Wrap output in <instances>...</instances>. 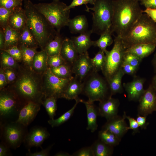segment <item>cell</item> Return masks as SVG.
<instances>
[{"instance_id": "cell-7", "label": "cell", "mask_w": 156, "mask_h": 156, "mask_svg": "<svg viewBox=\"0 0 156 156\" xmlns=\"http://www.w3.org/2000/svg\"><path fill=\"white\" fill-rule=\"evenodd\" d=\"M114 41L112 49L105 52V62L101 70L108 82L121 68L126 50L121 37L116 36Z\"/></svg>"}, {"instance_id": "cell-15", "label": "cell", "mask_w": 156, "mask_h": 156, "mask_svg": "<svg viewBox=\"0 0 156 156\" xmlns=\"http://www.w3.org/2000/svg\"><path fill=\"white\" fill-rule=\"evenodd\" d=\"M41 104L29 102L20 110L15 122L27 127L34 120L40 109Z\"/></svg>"}, {"instance_id": "cell-59", "label": "cell", "mask_w": 156, "mask_h": 156, "mask_svg": "<svg viewBox=\"0 0 156 156\" xmlns=\"http://www.w3.org/2000/svg\"><path fill=\"white\" fill-rule=\"evenodd\" d=\"M151 84L156 90V74L153 78L152 83Z\"/></svg>"}, {"instance_id": "cell-45", "label": "cell", "mask_w": 156, "mask_h": 156, "mask_svg": "<svg viewBox=\"0 0 156 156\" xmlns=\"http://www.w3.org/2000/svg\"><path fill=\"white\" fill-rule=\"evenodd\" d=\"M3 69L8 85L13 83L17 78V69L7 68Z\"/></svg>"}, {"instance_id": "cell-18", "label": "cell", "mask_w": 156, "mask_h": 156, "mask_svg": "<svg viewBox=\"0 0 156 156\" xmlns=\"http://www.w3.org/2000/svg\"><path fill=\"white\" fill-rule=\"evenodd\" d=\"M119 105L118 99L109 96L99 102V115L104 117L107 120L111 119L118 115Z\"/></svg>"}, {"instance_id": "cell-43", "label": "cell", "mask_w": 156, "mask_h": 156, "mask_svg": "<svg viewBox=\"0 0 156 156\" xmlns=\"http://www.w3.org/2000/svg\"><path fill=\"white\" fill-rule=\"evenodd\" d=\"M22 1L19 0H0V7L7 9H15L22 7Z\"/></svg>"}, {"instance_id": "cell-17", "label": "cell", "mask_w": 156, "mask_h": 156, "mask_svg": "<svg viewBox=\"0 0 156 156\" xmlns=\"http://www.w3.org/2000/svg\"><path fill=\"white\" fill-rule=\"evenodd\" d=\"M125 112L122 117L117 115L107 120L102 129H107L115 134L120 140L129 130L125 121Z\"/></svg>"}, {"instance_id": "cell-23", "label": "cell", "mask_w": 156, "mask_h": 156, "mask_svg": "<svg viewBox=\"0 0 156 156\" xmlns=\"http://www.w3.org/2000/svg\"><path fill=\"white\" fill-rule=\"evenodd\" d=\"M83 83L77 77H73L70 80L62 98L68 100L78 98V96L83 92Z\"/></svg>"}, {"instance_id": "cell-9", "label": "cell", "mask_w": 156, "mask_h": 156, "mask_svg": "<svg viewBox=\"0 0 156 156\" xmlns=\"http://www.w3.org/2000/svg\"><path fill=\"white\" fill-rule=\"evenodd\" d=\"M25 104L16 93L7 86L0 90V115L1 118L8 119L19 114Z\"/></svg>"}, {"instance_id": "cell-3", "label": "cell", "mask_w": 156, "mask_h": 156, "mask_svg": "<svg viewBox=\"0 0 156 156\" xmlns=\"http://www.w3.org/2000/svg\"><path fill=\"white\" fill-rule=\"evenodd\" d=\"M24 9L27 27L36 39L41 50L54 38L58 32L36 9L30 0H25Z\"/></svg>"}, {"instance_id": "cell-63", "label": "cell", "mask_w": 156, "mask_h": 156, "mask_svg": "<svg viewBox=\"0 0 156 156\" xmlns=\"http://www.w3.org/2000/svg\"><path fill=\"white\" fill-rule=\"evenodd\" d=\"M21 0V1H22L23 0Z\"/></svg>"}, {"instance_id": "cell-20", "label": "cell", "mask_w": 156, "mask_h": 156, "mask_svg": "<svg viewBox=\"0 0 156 156\" xmlns=\"http://www.w3.org/2000/svg\"><path fill=\"white\" fill-rule=\"evenodd\" d=\"M92 33L91 29L77 36L71 38L75 47L79 54L88 52V50L93 46V41L91 40L90 36Z\"/></svg>"}, {"instance_id": "cell-41", "label": "cell", "mask_w": 156, "mask_h": 156, "mask_svg": "<svg viewBox=\"0 0 156 156\" xmlns=\"http://www.w3.org/2000/svg\"><path fill=\"white\" fill-rule=\"evenodd\" d=\"M47 64L48 68L56 67L67 64L60 55L48 56Z\"/></svg>"}, {"instance_id": "cell-35", "label": "cell", "mask_w": 156, "mask_h": 156, "mask_svg": "<svg viewBox=\"0 0 156 156\" xmlns=\"http://www.w3.org/2000/svg\"><path fill=\"white\" fill-rule=\"evenodd\" d=\"M98 137L105 143L113 147L118 145L121 141L112 133L104 129H102L99 132Z\"/></svg>"}, {"instance_id": "cell-33", "label": "cell", "mask_w": 156, "mask_h": 156, "mask_svg": "<svg viewBox=\"0 0 156 156\" xmlns=\"http://www.w3.org/2000/svg\"><path fill=\"white\" fill-rule=\"evenodd\" d=\"M22 55V63L32 69L33 60L34 56L38 51L37 48H29L22 45H18Z\"/></svg>"}, {"instance_id": "cell-8", "label": "cell", "mask_w": 156, "mask_h": 156, "mask_svg": "<svg viewBox=\"0 0 156 156\" xmlns=\"http://www.w3.org/2000/svg\"><path fill=\"white\" fill-rule=\"evenodd\" d=\"M85 79L82 92L88 97V101L100 102L109 97H107L110 91L109 84L104 77L93 71Z\"/></svg>"}, {"instance_id": "cell-52", "label": "cell", "mask_w": 156, "mask_h": 156, "mask_svg": "<svg viewBox=\"0 0 156 156\" xmlns=\"http://www.w3.org/2000/svg\"><path fill=\"white\" fill-rule=\"evenodd\" d=\"M143 12L146 14L156 23V8H146L144 10H143Z\"/></svg>"}, {"instance_id": "cell-11", "label": "cell", "mask_w": 156, "mask_h": 156, "mask_svg": "<svg viewBox=\"0 0 156 156\" xmlns=\"http://www.w3.org/2000/svg\"><path fill=\"white\" fill-rule=\"evenodd\" d=\"M22 125L12 121L4 124L1 135L3 142L10 148L15 149L24 141L26 133L25 127Z\"/></svg>"}, {"instance_id": "cell-50", "label": "cell", "mask_w": 156, "mask_h": 156, "mask_svg": "<svg viewBox=\"0 0 156 156\" xmlns=\"http://www.w3.org/2000/svg\"><path fill=\"white\" fill-rule=\"evenodd\" d=\"M147 116H143L138 114L136 119L140 128L141 129H146L148 125V123L146 122Z\"/></svg>"}, {"instance_id": "cell-47", "label": "cell", "mask_w": 156, "mask_h": 156, "mask_svg": "<svg viewBox=\"0 0 156 156\" xmlns=\"http://www.w3.org/2000/svg\"><path fill=\"white\" fill-rule=\"evenodd\" d=\"M125 116L126 119L129 121V126L128 128L129 130L131 129L133 130V134L134 135L139 132V126L136 119L134 118L126 115L125 112Z\"/></svg>"}, {"instance_id": "cell-40", "label": "cell", "mask_w": 156, "mask_h": 156, "mask_svg": "<svg viewBox=\"0 0 156 156\" xmlns=\"http://www.w3.org/2000/svg\"><path fill=\"white\" fill-rule=\"evenodd\" d=\"M15 9H7L0 7V25L1 28L4 31L8 25L9 17Z\"/></svg>"}, {"instance_id": "cell-27", "label": "cell", "mask_w": 156, "mask_h": 156, "mask_svg": "<svg viewBox=\"0 0 156 156\" xmlns=\"http://www.w3.org/2000/svg\"><path fill=\"white\" fill-rule=\"evenodd\" d=\"M4 32L5 43L3 50L18 46L21 32L13 29L8 25Z\"/></svg>"}, {"instance_id": "cell-6", "label": "cell", "mask_w": 156, "mask_h": 156, "mask_svg": "<svg viewBox=\"0 0 156 156\" xmlns=\"http://www.w3.org/2000/svg\"><path fill=\"white\" fill-rule=\"evenodd\" d=\"M37 10L42 14L50 24L58 32L67 26L70 20V10H66L67 5L60 1L50 3L34 4Z\"/></svg>"}, {"instance_id": "cell-29", "label": "cell", "mask_w": 156, "mask_h": 156, "mask_svg": "<svg viewBox=\"0 0 156 156\" xmlns=\"http://www.w3.org/2000/svg\"><path fill=\"white\" fill-rule=\"evenodd\" d=\"M63 40L60 33H59L47 44L44 49L48 56L60 55Z\"/></svg>"}, {"instance_id": "cell-56", "label": "cell", "mask_w": 156, "mask_h": 156, "mask_svg": "<svg viewBox=\"0 0 156 156\" xmlns=\"http://www.w3.org/2000/svg\"><path fill=\"white\" fill-rule=\"evenodd\" d=\"M5 43V37L4 31L1 29H0V49L3 50Z\"/></svg>"}, {"instance_id": "cell-1", "label": "cell", "mask_w": 156, "mask_h": 156, "mask_svg": "<svg viewBox=\"0 0 156 156\" xmlns=\"http://www.w3.org/2000/svg\"><path fill=\"white\" fill-rule=\"evenodd\" d=\"M15 81L7 87L25 104L33 102L42 104L44 99L42 75L38 74L23 63L17 69Z\"/></svg>"}, {"instance_id": "cell-54", "label": "cell", "mask_w": 156, "mask_h": 156, "mask_svg": "<svg viewBox=\"0 0 156 156\" xmlns=\"http://www.w3.org/2000/svg\"><path fill=\"white\" fill-rule=\"evenodd\" d=\"M87 3L83 0H73L70 4L67 5L65 9L66 10H70V9L74 8L75 7L79 6L85 5Z\"/></svg>"}, {"instance_id": "cell-21", "label": "cell", "mask_w": 156, "mask_h": 156, "mask_svg": "<svg viewBox=\"0 0 156 156\" xmlns=\"http://www.w3.org/2000/svg\"><path fill=\"white\" fill-rule=\"evenodd\" d=\"M26 25L27 18L24 9L22 7L15 9L9 17L8 25L21 32Z\"/></svg>"}, {"instance_id": "cell-28", "label": "cell", "mask_w": 156, "mask_h": 156, "mask_svg": "<svg viewBox=\"0 0 156 156\" xmlns=\"http://www.w3.org/2000/svg\"><path fill=\"white\" fill-rule=\"evenodd\" d=\"M125 75L121 68L108 82L110 96L123 92V87L122 84V78Z\"/></svg>"}, {"instance_id": "cell-53", "label": "cell", "mask_w": 156, "mask_h": 156, "mask_svg": "<svg viewBox=\"0 0 156 156\" xmlns=\"http://www.w3.org/2000/svg\"><path fill=\"white\" fill-rule=\"evenodd\" d=\"M140 4L146 8H156V0H141Z\"/></svg>"}, {"instance_id": "cell-37", "label": "cell", "mask_w": 156, "mask_h": 156, "mask_svg": "<svg viewBox=\"0 0 156 156\" xmlns=\"http://www.w3.org/2000/svg\"><path fill=\"white\" fill-rule=\"evenodd\" d=\"M19 65L18 63L9 54L4 50H1V68L3 69L7 68L16 69Z\"/></svg>"}, {"instance_id": "cell-48", "label": "cell", "mask_w": 156, "mask_h": 156, "mask_svg": "<svg viewBox=\"0 0 156 156\" xmlns=\"http://www.w3.org/2000/svg\"><path fill=\"white\" fill-rule=\"evenodd\" d=\"M121 68L125 74L129 75H134L138 70V68L136 67L124 62H123Z\"/></svg>"}, {"instance_id": "cell-38", "label": "cell", "mask_w": 156, "mask_h": 156, "mask_svg": "<svg viewBox=\"0 0 156 156\" xmlns=\"http://www.w3.org/2000/svg\"><path fill=\"white\" fill-rule=\"evenodd\" d=\"M57 99L54 97H49L44 98L42 104L44 107L50 119H53L55 115L57 109Z\"/></svg>"}, {"instance_id": "cell-36", "label": "cell", "mask_w": 156, "mask_h": 156, "mask_svg": "<svg viewBox=\"0 0 156 156\" xmlns=\"http://www.w3.org/2000/svg\"><path fill=\"white\" fill-rule=\"evenodd\" d=\"M53 73L60 78L70 79L73 77L71 66L68 64L61 65L56 67L50 68Z\"/></svg>"}, {"instance_id": "cell-19", "label": "cell", "mask_w": 156, "mask_h": 156, "mask_svg": "<svg viewBox=\"0 0 156 156\" xmlns=\"http://www.w3.org/2000/svg\"><path fill=\"white\" fill-rule=\"evenodd\" d=\"M60 55L67 64L72 66L79 54L71 39L63 40Z\"/></svg>"}, {"instance_id": "cell-34", "label": "cell", "mask_w": 156, "mask_h": 156, "mask_svg": "<svg viewBox=\"0 0 156 156\" xmlns=\"http://www.w3.org/2000/svg\"><path fill=\"white\" fill-rule=\"evenodd\" d=\"M76 102L73 106L69 110L56 119H50L48 123L52 127H58L68 121L73 115L77 105L80 102L81 99L78 98L75 100Z\"/></svg>"}, {"instance_id": "cell-30", "label": "cell", "mask_w": 156, "mask_h": 156, "mask_svg": "<svg viewBox=\"0 0 156 156\" xmlns=\"http://www.w3.org/2000/svg\"><path fill=\"white\" fill-rule=\"evenodd\" d=\"M19 44L31 48H37L39 46L36 39L28 29L27 25L21 32Z\"/></svg>"}, {"instance_id": "cell-12", "label": "cell", "mask_w": 156, "mask_h": 156, "mask_svg": "<svg viewBox=\"0 0 156 156\" xmlns=\"http://www.w3.org/2000/svg\"><path fill=\"white\" fill-rule=\"evenodd\" d=\"M138 101V114L147 116L156 111V90L151 84L145 90Z\"/></svg>"}, {"instance_id": "cell-2", "label": "cell", "mask_w": 156, "mask_h": 156, "mask_svg": "<svg viewBox=\"0 0 156 156\" xmlns=\"http://www.w3.org/2000/svg\"><path fill=\"white\" fill-rule=\"evenodd\" d=\"M113 12L111 29L122 38L129 31L143 13L136 0H113Z\"/></svg>"}, {"instance_id": "cell-46", "label": "cell", "mask_w": 156, "mask_h": 156, "mask_svg": "<svg viewBox=\"0 0 156 156\" xmlns=\"http://www.w3.org/2000/svg\"><path fill=\"white\" fill-rule=\"evenodd\" d=\"M72 156H94L91 146L82 148L74 153Z\"/></svg>"}, {"instance_id": "cell-10", "label": "cell", "mask_w": 156, "mask_h": 156, "mask_svg": "<svg viewBox=\"0 0 156 156\" xmlns=\"http://www.w3.org/2000/svg\"><path fill=\"white\" fill-rule=\"evenodd\" d=\"M71 79L58 77L54 75L50 68H48L43 74L42 77L44 99L49 97H54L57 99L62 98Z\"/></svg>"}, {"instance_id": "cell-25", "label": "cell", "mask_w": 156, "mask_h": 156, "mask_svg": "<svg viewBox=\"0 0 156 156\" xmlns=\"http://www.w3.org/2000/svg\"><path fill=\"white\" fill-rule=\"evenodd\" d=\"M48 57L44 49L37 51L33 60L32 69L36 73L43 75L48 68L47 64Z\"/></svg>"}, {"instance_id": "cell-60", "label": "cell", "mask_w": 156, "mask_h": 156, "mask_svg": "<svg viewBox=\"0 0 156 156\" xmlns=\"http://www.w3.org/2000/svg\"><path fill=\"white\" fill-rule=\"evenodd\" d=\"M86 2L87 4L89 3L93 5L94 4L95 0H83Z\"/></svg>"}, {"instance_id": "cell-4", "label": "cell", "mask_w": 156, "mask_h": 156, "mask_svg": "<svg viewBox=\"0 0 156 156\" xmlns=\"http://www.w3.org/2000/svg\"><path fill=\"white\" fill-rule=\"evenodd\" d=\"M126 49L140 44L156 45V23L142 14L127 34L122 38Z\"/></svg>"}, {"instance_id": "cell-24", "label": "cell", "mask_w": 156, "mask_h": 156, "mask_svg": "<svg viewBox=\"0 0 156 156\" xmlns=\"http://www.w3.org/2000/svg\"><path fill=\"white\" fill-rule=\"evenodd\" d=\"M67 26L73 34L83 33L88 31V25L87 18L84 15L77 16L70 19Z\"/></svg>"}, {"instance_id": "cell-16", "label": "cell", "mask_w": 156, "mask_h": 156, "mask_svg": "<svg viewBox=\"0 0 156 156\" xmlns=\"http://www.w3.org/2000/svg\"><path fill=\"white\" fill-rule=\"evenodd\" d=\"M145 79L135 76L131 81L123 84L130 101H138L145 90L144 85Z\"/></svg>"}, {"instance_id": "cell-62", "label": "cell", "mask_w": 156, "mask_h": 156, "mask_svg": "<svg viewBox=\"0 0 156 156\" xmlns=\"http://www.w3.org/2000/svg\"><path fill=\"white\" fill-rule=\"evenodd\" d=\"M136 0L139 1H140L141 0Z\"/></svg>"}, {"instance_id": "cell-26", "label": "cell", "mask_w": 156, "mask_h": 156, "mask_svg": "<svg viewBox=\"0 0 156 156\" xmlns=\"http://www.w3.org/2000/svg\"><path fill=\"white\" fill-rule=\"evenodd\" d=\"M156 47V45L153 44H140L126 49L125 52L131 53L142 60L153 53Z\"/></svg>"}, {"instance_id": "cell-32", "label": "cell", "mask_w": 156, "mask_h": 156, "mask_svg": "<svg viewBox=\"0 0 156 156\" xmlns=\"http://www.w3.org/2000/svg\"><path fill=\"white\" fill-rule=\"evenodd\" d=\"M113 34L111 29L107 30L100 35L98 40L93 41V46L98 47L100 49L105 52L107 47L112 44L113 42L112 37Z\"/></svg>"}, {"instance_id": "cell-42", "label": "cell", "mask_w": 156, "mask_h": 156, "mask_svg": "<svg viewBox=\"0 0 156 156\" xmlns=\"http://www.w3.org/2000/svg\"><path fill=\"white\" fill-rule=\"evenodd\" d=\"M142 59L134 54L125 51L123 58V62L138 68Z\"/></svg>"}, {"instance_id": "cell-44", "label": "cell", "mask_w": 156, "mask_h": 156, "mask_svg": "<svg viewBox=\"0 0 156 156\" xmlns=\"http://www.w3.org/2000/svg\"><path fill=\"white\" fill-rule=\"evenodd\" d=\"M4 50L12 56L18 63L22 61L21 51L18 46H14Z\"/></svg>"}, {"instance_id": "cell-13", "label": "cell", "mask_w": 156, "mask_h": 156, "mask_svg": "<svg viewBox=\"0 0 156 156\" xmlns=\"http://www.w3.org/2000/svg\"><path fill=\"white\" fill-rule=\"evenodd\" d=\"M71 68L73 73L81 81L92 72L93 70L91 58L88 52L79 54Z\"/></svg>"}, {"instance_id": "cell-31", "label": "cell", "mask_w": 156, "mask_h": 156, "mask_svg": "<svg viewBox=\"0 0 156 156\" xmlns=\"http://www.w3.org/2000/svg\"><path fill=\"white\" fill-rule=\"evenodd\" d=\"M94 156H110L112 155L113 147L105 143L99 139L92 144Z\"/></svg>"}, {"instance_id": "cell-14", "label": "cell", "mask_w": 156, "mask_h": 156, "mask_svg": "<svg viewBox=\"0 0 156 156\" xmlns=\"http://www.w3.org/2000/svg\"><path fill=\"white\" fill-rule=\"evenodd\" d=\"M50 135L45 128L36 126L27 133L24 142L29 149L33 147H40Z\"/></svg>"}, {"instance_id": "cell-61", "label": "cell", "mask_w": 156, "mask_h": 156, "mask_svg": "<svg viewBox=\"0 0 156 156\" xmlns=\"http://www.w3.org/2000/svg\"><path fill=\"white\" fill-rule=\"evenodd\" d=\"M53 1H60L61 0H52Z\"/></svg>"}, {"instance_id": "cell-39", "label": "cell", "mask_w": 156, "mask_h": 156, "mask_svg": "<svg viewBox=\"0 0 156 156\" xmlns=\"http://www.w3.org/2000/svg\"><path fill=\"white\" fill-rule=\"evenodd\" d=\"M105 52L100 49L94 57L91 58L93 71L98 72L102 70L105 63Z\"/></svg>"}, {"instance_id": "cell-49", "label": "cell", "mask_w": 156, "mask_h": 156, "mask_svg": "<svg viewBox=\"0 0 156 156\" xmlns=\"http://www.w3.org/2000/svg\"><path fill=\"white\" fill-rule=\"evenodd\" d=\"M53 145L49 146L45 149H43L39 152L31 153L29 152L26 154L28 156H48L50 155V151L52 148Z\"/></svg>"}, {"instance_id": "cell-22", "label": "cell", "mask_w": 156, "mask_h": 156, "mask_svg": "<svg viewBox=\"0 0 156 156\" xmlns=\"http://www.w3.org/2000/svg\"><path fill=\"white\" fill-rule=\"evenodd\" d=\"M80 102L83 103L85 106L87 118V126L86 129L91 132H94L98 128L97 122V116L99 115L98 108L94 104L88 101L81 99Z\"/></svg>"}, {"instance_id": "cell-55", "label": "cell", "mask_w": 156, "mask_h": 156, "mask_svg": "<svg viewBox=\"0 0 156 156\" xmlns=\"http://www.w3.org/2000/svg\"><path fill=\"white\" fill-rule=\"evenodd\" d=\"M10 147L3 142L0 144V156H6L10 155Z\"/></svg>"}, {"instance_id": "cell-57", "label": "cell", "mask_w": 156, "mask_h": 156, "mask_svg": "<svg viewBox=\"0 0 156 156\" xmlns=\"http://www.w3.org/2000/svg\"><path fill=\"white\" fill-rule=\"evenodd\" d=\"M55 156H72L69 153L63 151L60 152L56 153L55 155Z\"/></svg>"}, {"instance_id": "cell-5", "label": "cell", "mask_w": 156, "mask_h": 156, "mask_svg": "<svg viewBox=\"0 0 156 156\" xmlns=\"http://www.w3.org/2000/svg\"><path fill=\"white\" fill-rule=\"evenodd\" d=\"M113 0H95L93 6L86 5V11L92 10V33L101 35L110 29L113 12Z\"/></svg>"}, {"instance_id": "cell-58", "label": "cell", "mask_w": 156, "mask_h": 156, "mask_svg": "<svg viewBox=\"0 0 156 156\" xmlns=\"http://www.w3.org/2000/svg\"><path fill=\"white\" fill-rule=\"evenodd\" d=\"M152 63L155 72L156 73V52L154 54L153 58L152 60Z\"/></svg>"}, {"instance_id": "cell-51", "label": "cell", "mask_w": 156, "mask_h": 156, "mask_svg": "<svg viewBox=\"0 0 156 156\" xmlns=\"http://www.w3.org/2000/svg\"><path fill=\"white\" fill-rule=\"evenodd\" d=\"M8 84L4 73L3 69L0 68V90L3 89L8 86Z\"/></svg>"}]
</instances>
